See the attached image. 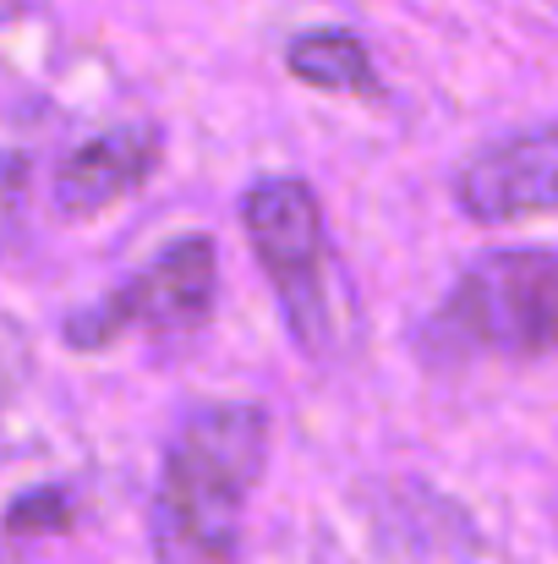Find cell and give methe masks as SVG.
<instances>
[{
	"mask_svg": "<svg viewBox=\"0 0 558 564\" xmlns=\"http://www.w3.org/2000/svg\"><path fill=\"white\" fill-rule=\"evenodd\" d=\"M11 538H28V532H66L72 527V494L66 488H39V494H22L11 505Z\"/></svg>",
	"mask_w": 558,
	"mask_h": 564,
	"instance_id": "cell-8",
	"label": "cell"
},
{
	"mask_svg": "<svg viewBox=\"0 0 558 564\" xmlns=\"http://www.w3.org/2000/svg\"><path fill=\"white\" fill-rule=\"evenodd\" d=\"M285 66L296 83L318 88V94H357V99H378V72H372L368 44L346 28H318L291 39Z\"/></svg>",
	"mask_w": 558,
	"mask_h": 564,
	"instance_id": "cell-7",
	"label": "cell"
},
{
	"mask_svg": "<svg viewBox=\"0 0 558 564\" xmlns=\"http://www.w3.org/2000/svg\"><path fill=\"white\" fill-rule=\"evenodd\" d=\"M460 208L477 225H521L558 214V127L515 132L471 154L460 171Z\"/></svg>",
	"mask_w": 558,
	"mask_h": 564,
	"instance_id": "cell-5",
	"label": "cell"
},
{
	"mask_svg": "<svg viewBox=\"0 0 558 564\" xmlns=\"http://www.w3.org/2000/svg\"><path fill=\"white\" fill-rule=\"evenodd\" d=\"M219 296V263L208 236L171 241L154 263H143L132 280H121L99 307L66 318V346L72 351H105L132 329L154 335H197L214 318Z\"/></svg>",
	"mask_w": 558,
	"mask_h": 564,
	"instance_id": "cell-4",
	"label": "cell"
},
{
	"mask_svg": "<svg viewBox=\"0 0 558 564\" xmlns=\"http://www.w3.org/2000/svg\"><path fill=\"white\" fill-rule=\"evenodd\" d=\"M422 351L433 362H537L558 351V252L504 247L477 258L427 318Z\"/></svg>",
	"mask_w": 558,
	"mask_h": 564,
	"instance_id": "cell-2",
	"label": "cell"
},
{
	"mask_svg": "<svg viewBox=\"0 0 558 564\" xmlns=\"http://www.w3.org/2000/svg\"><path fill=\"white\" fill-rule=\"evenodd\" d=\"M269 460V416L258 405H203L165 449L154 494L160 564H236L241 516Z\"/></svg>",
	"mask_w": 558,
	"mask_h": 564,
	"instance_id": "cell-1",
	"label": "cell"
},
{
	"mask_svg": "<svg viewBox=\"0 0 558 564\" xmlns=\"http://www.w3.org/2000/svg\"><path fill=\"white\" fill-rule=\"evenodd\" d=\"M241 230L263 274L274 280L296 346L324 357L335 346V291H329V230L318 192L296 176H263L241 203Z\"/></svg>",
	"mask_w": 558,
	"mask_h": 564,
	"instance_id": "cell-3",
	"label": "cell"
},
{
	"mask_svg": "<svg viewBox=\"0 0 558 564\" xmlns=\"http://www.w3.org/2000/svg\"><path fill=\"white\" fill-rule=\"evenodd\" d=\"M160 165V132L154 127H110L88 143H77L61 165H55V214L61 219H94L105 208H116L121 197L143 187Z\"/></svg>",
	"mask_w": 558,
	"mask_h": 564,
	"instance_id": "cell-6",
	"label": "cell"
}]
</instances>
